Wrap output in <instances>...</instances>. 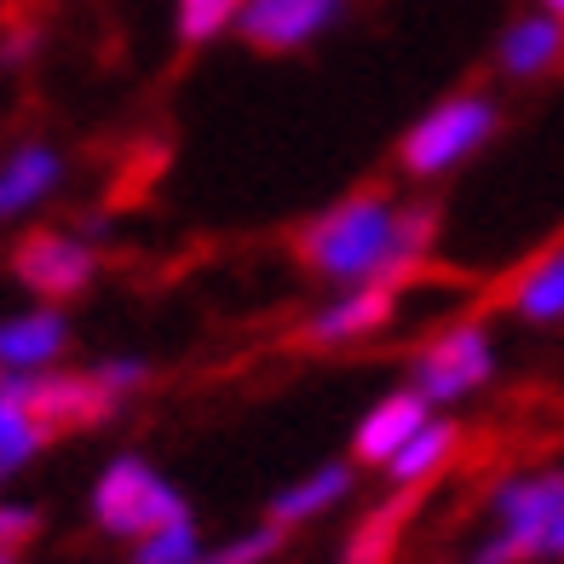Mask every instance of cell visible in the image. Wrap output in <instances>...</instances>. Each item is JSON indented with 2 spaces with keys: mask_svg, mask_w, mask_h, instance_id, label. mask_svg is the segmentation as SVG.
Masks as SVG:
<instances>
[{
  "mask_svg": "<svg viewBox=\"0 0 564 564\" xmlns=\"http://www.w3.org/2000/svg\"><path fill=\"white\" fill-rule=\"evenodd\" d=\"M535 558H564V460L507 473L490 490L484 530L460 564H535Z\"/></svg>",
  "mask_w": 564,
  "mask_h": 564,
  "instance_id": "obj_1",
  "label": "cell"
},
{
  "mask_svg": "<svg viewBox=\"0 0 564 564\" xmlns=\"http://www.w3.org/2000/svg\"><path fill=\"white\" fill-rule=\"evenodd\" d=\"M300 260L335 282H403L409 253L398 248V214L375 191H357L335 214L300 230Z\"/></svg>",
  "mask_w": 564,
  "mask_h": 564,
  "instance_id": "obj_2",
  "label": "cell"
},
{
  "mask_svg": "<svg viewBox=\"0 0 564 564\" xmlns=\"http://www.w3.org/2000/svg\"><path fill=\"white\" fill-rule=\"evenodd\" d=\"M490 133H496V105L478 93H460V98H444L426 121L409 127L398 162L415 178H432V173H449L455 162H467Z\"/></svg>",
  "mask_w": 564,
  "mask_h": 564,
  "instance_id": "obj_3",
  "label": "cell"
},
{
  "mask_svg": "<svg viewBox=\"0 0 564 564\" xmlns=\"http://www.w3.org/2000/svg\"><path fill=\"white\" fill-rule=\"evenodd\" d=\"M93 512L110 535H150V530H162L173 519H185V501H178L173 484H162L144 460L127 455L105 473V484H98Z\"/></svg>",
  "mask_w": 564,
  "mask_h": 564,
  "instance_id": "obj_4",
  "label": "cell"
},
{
  "mask_svg": "<svg viewBox=\"0 0 564 564\" xmlns=\"http://www.w3.org/2000/svg\"><path fill=\"white\" fill-rule=\"evenodd\" d=\"M490 369H496L490 335H484V328H449L444 340H432L415 357V392L426 403H455V398H467L473 387H484Z\"/></svg>",
  "mask_w": 564,
  "mask_h": 564,
  "instance_id": "obj_5",
  "label": "cell"
},
{
  "mask_svg": "<svg viewBox=\"0 0 564 564\" xmlns=\"http://www.w3.org/2000/svg\"><path fill=\"white\" fill-rule=\"evenodd\" d=\"M0 392H12L35 409V421L46 432H58V426H93L105 409L116 403L105 392V380L98 375H64V380H0Z\"/></svg>",
  "mask_w": 564,
  "mask_h": 564,
  "instance_id": "obj_6",
  "label": "cell"
},
{
  "mask_svg": "<svg viewBox=\"0 0 564 564\" xmlns=\"http://www.w3.org/2000/svg\"><path fill=\"white\" fill-rule=\"evenodd\" d=\"M340 12V0H248L242 7V35L265 53H289L305 46L328 18Z\"/></svg>",
  "mask_w": 564,
  "mask_h": 564,
  "instance_id": "obj_7",
  "label": "cell"
},
{
  "mask_svg": "<svg viewBox=\"0 0 564 564\" xmlns=\"http://www.w3.org/2000/svg\"><path fill=\"white\" fill-rule=\"evenodd\" d=\"M392 305H398V282L375 276L369 289H357V294L335 300L328 312H317L312 323H305V346H346V340H364V335H375V328L392 317Z\"/></svg>",
  "mask_w": 564,
  "mask_h": 564,
  "instance_id": "obj_8",
  "label": "cell"
},
{
  "mask_svg": "<svg viewBox=\"0 0 564 564\" xmlns=\"http://www.w3.org/2000/svg\"><path fill=\"white\" fill-rule=\"evenodd\" d=\"M12 265L41 294H75V289H87V276H93V253L82 242L58 237V230H41V237H30L18 248Z\"/></svg>",
  "mask_w": 564,
  "mask_h": 564,
  "instance_id": "obj_9",
  "label": "cell"
},
{
  "mask_svg": "<svg viewBox=\"0 0 564 564\" xmlns=\"http://www.w3.org/2000/svg\"><path fill=\"white\" fill-rule=\"evenodd\" d=\"M426 426V398L421 392H392V398H380L364 426H357V460H392L415 432Z\"/></svg>",
  "mask_w": 564,
  "mask_h": 564,
  "instance_id": "obj_10",
  "label": "cell"
},
{
  "mask_svg": "<svg viewBox=\"0 0 564 564\" xmlns=\"http://www.w3.org/2000/svg\"><path fill=\"white\" fill-rule=\"evenodd\" d=\"M564 64V23L558 18H524L501 35V69L530 82V75H547Z\"/></svg>",
  "mask_w": 564,
  "mask_h": 564,
  "instance_id": "obj_11",
  "label": "cell"
},
{
  "mask_svg": "<svg viewBox=\"0 0 564 564\" xmlns=\"http://www.w3.org/2000/svg\"><path fill=\"white\" fill-rule=\"evenodd\" d=\"M58 173H64V162H58L46 144H23V150H12L7 167H0V219H7V214H23V208H35V202L58 185Z\"/></svg>",
  "mask_w": 564,
  "mask_h": 564,
  "instance_id": "obj_12",
  "label": "cell"
},
{
  "mask_svg": "<svg viewBox=\"0 0 564 564\" xmlns=\"http://www.w3.org/2000/svg\"><path fill=\"white\" fill-rule=\"evenodd\" d=\"M64 317L58 312H23L12 323H0V364L7 369H41L64 351Z\"/></svg>",
  "mask_w": 564,
  "mask_h": 564,
  "instance_id": "obj_13",
  "label": "cell"
},
{
  "mask_svg": "<svg viewBox=\"0 0 564 564\" xmlns=\"http://www.w3.org/2000/svg\"><path fill=\"white\" fill-rule=\"evenodd\" d=\"M455 444H460V432H455L449 421H426L415 438L392 455V478L421 484V478H432V473H444V460L455 455Z\"/></svg>",
  "mask_w": 564,
  "mask_h": 564,
  "instance_id": "obj_14",
  "label": "cell"
},
{
  "mask_svg": "<svg viewBox=\"0 0 564 564\" xmlns=\"http://www.w3.org/2000/svg\"><path fill=\"white\" fill-rule=\"evenodd\" d=\"M346 484H351V473L340 467H317L305 484H294V490H282L276 501H271V519L276 524H300V519H312V512H323V507H335L340 496H346Z\"/></svg>",
  "mask_w": 564,
  "mask_h": 564,
  "instance_id": "obj_15",
  "label": "cell"
},
{
  "mask_svg": "<svg viewBox=\"0 0 564 564\" xmlns=\"http://www.w3.org/2000/svg\"><path fill=\"white\" fill-rule=\"evenodd\" d=\"M512 305L530 317V323H558L564 317V248L547 253L542 265H530L519 276V294H512Z\"/></svg>",
  "mask_w": 564,
  "mask_h": 564,
  "instance_id": "obj_16",
  "label": "cell"
},
{
  "mask_svg": "<svg viewBox=\"0 0 564 564\" xmlns=\"http://www.w3.org/2000/svg\"><path fill=\"white\" fill-rule=\"evenodd\" d=\"M41 444H46V426L35 421V409L12 392H0V478L12 467H23Z\"/></svg>",
  "mask_w": 564,
  "mask_h": 564,
  "instance_id": "obj_17",
  "label": "cell"
},
{
  "mask_svg": "<svg viewBox=\"0 0 564 564\" xmlns=\"http://www.w3.org/2000/svg\"><path fill=\"white\" fill-rule=\"evenodd\" d=\"M139 564H202V547H196L191 519H173V524H162V530L139 535Z\"/></svg>",
  "mask_w": 564,
  "mask_h": 564,
  "instance_id": "obj_18",
  "label": "cell"
},
{
  "mask_svg": "<svg viewBox=\"0 0 564 564\" xmlns=\"http://www.w3.org/2000/svg\"><path fill=\"white\" fill-rule=\"evenodd\" d=\"M242 12V0H178V41H214L230 18Z\"/></svg>",
  "mask_w": 564,
  "mask_h": 564,
  "instance_id": "obj_19",
  "label": "cell"
},
{
  "mask_svg": "<svg viewBox=\"0 0 564 564\" xmlns=\"http://www.w3.org/2000/svg\"><path fill=\"white\" fill-rule=\"evenodd\" d=\"M276 542H282V524H265V530H253V535H237V542H225L208 564H260V558L276 553Z\"/></svg>",
  "mask_w": 564,
  "mask_h": 564,
  "instance_id": "obj_20",
  "label": "cell"
},
{
  "mask_svg": "<svg viewBox=\"0 0 564 564\" xmlns=\"http://www.w3.org/2000/svg\"><path fill=\"white\" fill-rule=\"evenodd\" d=\"M35 530V512L30 507H0V553H18V542Z\"/></svg>",
  "mask_w": 564,
  "mask_h": 564,
  "instance_id": "obj_21",
  "label": "cell"
},
{
  "mask_svg": "<svg viewBox=\"0 0 564 564\" xmlns=\"http://www.w3.org/2000/svg\"><path fill=\"white\" fill-rule=\"evenodd\" d=\"M98 380H105V392L116 398V392H127V387H139V380H144V364H110Z\"/></svg>",
  "mask_w": 564,
  "mask_h": 564,
  "instance_id": "obj_22",
  "label": "cell"
},
{
  "mask_svg": "<svg viewBox=\"0 0 564 564\" xmlns=\"http://www.w3.org/2000/svg\"><path fill=\"white\" fill-rule=\"evenodd\" d=\"M547 12H553V18L564 23V0H547Z\"/></svg>",
  "mask_w": 564,
  "mask_h": 564,
  "instance_id": "obj_23",
  "label": "cell"
}]
</instances>
